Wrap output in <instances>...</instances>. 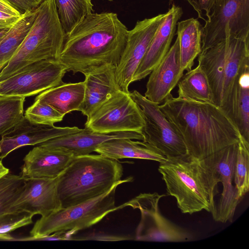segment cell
Listing matches in <instances>:
<instances>
[{"instance_id":"1","label":"cell","mask_w":249,"mask_h":249,"mask_svg":"<svg viewBox=\"0 0 249 249\" xmlns=\"http://www.w3.org/2000/svg\"><path fill=\"white\" fill-rule=\"evenodd\" d=\"M160 108L182 138L188 154L204 159L238 142L242 137L223 110L213 103L174 97Z\"/></svg>"},{"instance_id":"2","label":"cell","mask_w":249,"mask_h":249,"mask_svg":"<svg viewBox=\"0 0 249 249\" xmlns=\"http://www.w3.org/2000/svg\"><path fill=\"white\" fill-rule=\"evenodd\" d=\"M128 32L117 14L91 13L66 36L58 61L73 74L105 64L116 66Z\"/></svg>"},{"instance_id":"3","label":"cell","mask_w":249,"mask_h":249,"mask_svg":"<svg viewBox=\"0 0 249 249\" xmlns=\"http://www.w3.org/2000/svg\"><path fill=\"white\" fill-rule=\"evenodd\" d=\"M158 170L168 194L176 199L182 213L192 214L202 210L212 215L214 213V196L219 182L204 159L187 154L166 159L160 163Z\"/></svg>"},{"instance_id":"4","label":"cell","mask_w":249,"mask_h":249,"mask_svg":"<svg viewBox=\"0 0 249 249\" xmlns=\"http://www.w3.org/2000/svg\"><path fill=\"white\" fill-rule=\"evenodd\" d=\"M123 174V167L117 160L100 154L74 157L57 178L61 208L103 194L121 180Z\"/></svg>"},{"instance_id":"5","label":"cell","mask_w":249,"mask_h":249,"mask_svg":"<svg viewBox=\"0 0 249 249\" xmlns=\"http://www.w3.org/2000/svg\"><path fill=\"white\" fill-rule=\"evenodd\" d=\"M197 61L208 78L213 103L223 110L240 76L249 71V38L229 37L202 51Z\"/></svg>"},{"instance_id":"6","label":"cell","mask_w":249,"mask_h":249,"mask_svg":"<svg viewBox=\"0 0 249 249\" xmlns=\"http://www.w3.org/2000/svg\"><path fill=\"white\" fill-rule=\"evenodd\" d=\"M66 35L54 0H45L29 31L8 65L0 72V81L34 62L58 60Z\"/></svg>"},{"instance_id":"7","label":"cell","mask_w":249,"mask_h":249,"mask_svg":"<svg viewBox=\"0 0 249 249\" xmlns=\"http://www.w3.org/2000/svg\"><path fill=\"white\" fill-rule=\"evenodd\" d=\"M132 180L131 177L121 179L99 196L41 216L30 231L31 236L37 237L68 231L77 232L93 226L110 213L117 210L115 199L117 187Z\"/></svg>"},{"instance_id":"8","label":"cell","mask_w":249,"mask_h":249,"mask_svg":"<svg viewBox=\"0 0 249 249\" xmlns=\"http://www.w3.org/2000/svg\"><path fill=\"white\" fill-rule=\"evenodd\" d=\"M144 125L142 109L130 92L118 90L94 110L87 119L85 128L101 133L128 131L143 134Z\"/></svg>"},{"instance_id":"9","label":"cell","mask_w":249,"mask_h":249,"mask_svg":"<svg viewBox=\"0 0 249 249\" xmlns=\"http://www.w3.org/2000/svg\"><path fill=\"white\" fill-rule=\"evenodd\" d=\"M205 21L201 51L229 37L249 38V0H217Z\"/></svg>"},{"instance_id":"10","label":"cell","mask_w":249,"mask_h":249,"mask_svg":"<svg viewBox=\"0 0 249 249\" xmlns=\"http://www.w3.org/2000/svg\"><path fill=\"white\" fill-rule=\"evenodd\" d=\"M130 95L141 108L144 118L143 142L166 159L188 154L182 138L165 117L160 105L136 90L130 92Z\"/></svg>"},{"instance_id":"11","label":"cell","mask_w":249,"mask_h":249,"mask_svg":"<svg viewBox=\"0 0 249 249\" xmlns=\"http://www.w3.org/2000/svg\"><path fill=\"white\" fill-rule=\"evenodd\" d=\"M165 196L157 193L141 194L117 210L130 206L140 210V222L136 231V240L158 242H186L192 240V234L174 224L159 211L160 199Z\"/></svg>"},{"instance_id":"12","label":"cell","mask_w":249,"mask_h":249,"mask_svg":"<svg viewBox=\"0 0 249 249\" xmlns=\"http://www.w3.org/2000/svg\"><path fill=\"white\" fill-rule=\"evenodd\" d=\"M67 72L58 60L34 62L0 81V97L36 95L63 83Z\"/></svg>"},{"instance_id":"13","label":"cell","mask_w":249,"mask_h":249,"mask_svg":"<svg viewBox=\"0 0 249 249\" xmlns=\"http://www.w3.org/2000/svg\"><path fill=\"white\" fill-rule=\"evenodd\" d=\"M166 16V13L138 20L128 31L125 47L116 66L117 85L123 92H130L128 87L134 74Z\"/></svg>"},{"instance_id":"14","label":"cell","mask_w":249,"mask_h":249,"mask_svg":"<svg viewBox=\"0 0 249 249\" xmlns=\"http://www.w3.org/2000/svg\"><path fill=\"white\" fill-rule=\"evenodd\" d=\"M238 142L229 145L204 158L212 167L223 189L214 213L215 221L222 223L231 222L236 208L241 199L233 185L235 164L238 148Z\"/></svg>"},{"instance_id":"15","label":"cell","mask_w":249,"mask_h":249,"mask_svg":"<svg viewBox=\"0 0 249 249\" xmlns=\"http://www.w3.org/2000/svg\"><path fill=\"white\" fill-rule=\"evenodd\" d=\"M57 178H25L23 188L10 208L11 213L25 212L44 217L60 209Z\"/></svg>"},{"instance_id":"16","label":"cell","mask_w":249,"mask_h":249,"mask_svg":"<svg viewBox=\"0 0 249 249\" xmlns=\"http://www.w3.org/2000/svg\"><path fill=\"white\" fill-rule=\"evenodd\" d=\"M82 129L76 126L33 124L24 117L14 127L1 135L0 160L21 147L39 144L53 138L79 132Z\"/></svg>"},{"instance_id":"17","label":"cell","mask_w":249,"mask_h":249,"mask_svg":"<svg viewBox=\"0 0 249 249\" xmlns=\"http://www.w3.org/2000/svg\"><path fill=\"white\" fill-rule=\"evenodd\" d=\"M184 71L177 37L166 54L149 74L144 96L159 105L163 103L178 85Z\"/></svg>"},{"instance_id":"18","label":"cell","mask_w":249,"mask_h":249,"mask_svg":"<svg viewBox=\"0 0 249 249\" xmlns=\"http://www.w3.org/2000/svg\"><path fill=\"white\" fill-rule=\"evenodd\" d=\"M70 151L38 145L24 157L20 175L24 178H57L74 158Z\"/></svg>"},{"instance_id":"19","label":"cell","mask_w":249,"mask_h":249,"mask_svg":"<svg viewBox=\"0 0 249 249\" xmlns=\"http://www.w3.org/2000/svg\"><path fill=\"white\" fill-rule=\"evenodd\" d=\"M165 18L153 37L142 59L135 72L132 82L146 77L169 50L176 34L177 23L183 15L181 7L172 4Z\"/></svg>"},{"instance_id":"20","label":"cell","mask_w":249,"mask_h":249,"mask_svg":"<svg viewBox=\"0 0 249 249\" xmlns=\"http://www.w3.org/2000/svg\"><path fill=\"white\" fill-rule=\"evenodd\" d=\"M84 75V98L78 111L88 118L110 95L120 89L116 81L115 65H103Z\"/></svg>"},{"instance_id":"21","label":"cell","mask_w":249,"mask_h":249,"mask_svg":"<svg viewBox=\"0 0 249 249\" xmlns=\"http://www.w3.org/2000/svg\"><path fill=\"white\" fill-rule=\"evenodd\" d=\"M144 140L143 134L135 132L101 133L85 128L81 131L64 135L39 144L47 147H59L71 152L75 157L89 154L103 142L116 139Z\"/></svg>"},{"instance_id":"22","label":"cell","mask_w":249,"mask_h":249,"mask_svg":"<svg viewBox=\"0 0 249 249\" xmlns=\"http://www.w3.org/2000/svg\"><path fill=\"white\" fill-rule=\"evenodd\" d=\"M99 154L109 159L118 160L133 158L152 160L163 162L166 159L144 142L121 138L103 142L95 150Z\"/></svg>"},{"instance_id":"23","label":"cell","mask_w":249,"mask_h":249,"mask_svg":"<svg viewBox=\"0 0 249 249\" xmlns=\"http://www.w3.org/2000/svg\"><path fill=\"white\" fill-rule=\"evenodd\" d=\"M84 81L77 83H63L39 93L36 101L47 104L63 116L79 110L84 98Z\"/></svg>"},{"instance_id":"24","label":"cell","mask_w":249,"mask_h":249,"mask_svg":"<svg viewBox=\"0 0 249 249\" xmlns=\"http://www.w3.org/2000/svg\"><path fill=\"white\" fill-rule=\"evenodd\" d=\"M223 111L235 124L241 136L249 142V71L240 76Z\"/></svg>"},{"instance_id":"25","label":"cell","mask_w":249,"mask_h":249,"mask_svg":"<svg viewBox=\"0 0 249 249\" xmlns=\"http://www.w3.org/2000/svg\"><path fill=\"white\" fill-rule=\"evenodd\" d=\"M202 27L198 20L194 18L177 23L180 65L184 71L192 69L195 59L201 52Z\"/></svg>"},{"instance_id":"26","label":"cell","mask_w":249,"mask_h":249,"mask_svg":"<svg viewBox=\"0 0 249 249\" xmlns=\"http://www.w3.org/2000/svg\"><path fill=\"white\" fill-rule=\"evenodd\" d=\"M38 13V8L26 12L0 40V72L8 65L29 31Z\"/></svg>"},{"instance_id":"27","label":"cell","mask_w":249,"mask_h":249,"mask_svg":"<svg viewBox=\"0 0 249 249\" xmlns=\"http://www.w3.org/2000/svg\"><path fill=\"white\" fill-rule=\"evenodd\" d=\"M177 85L178 98L213 103L208 78L198 65L183 74Z\"/></svg>"},{"instance_id":"28","label":"cell","mask_w":249,"mask_h":249,"mask_svg":"<svg viewBox=\"0 0 249 249\" xmlns=\"http://www.w3.org/2000/svg\"><path fill=\"white\" fill-rule=\"evenodd\" d=\"M54 2L66 36L93 11L91 0H54Z\"/></svg>"},{"instance_id":"29","label":"cell","mask_w":249,"mask_h":249,"mask_svg":"<svg viewBox=\"0 0 249 249\" xmlns=\"http://www.w3.org/2000/svg\"><path fill=\"white\" fill-rule=\"evenodd\" d=\"M25 97H0V135L14 127L24 118Z\"/></svg>"},{"instance_id":"30","label":"cell","mask_w":249,"mask_h":249,"mask_svg":"<svg viewBox=\"0 0 249 249\" xmlns=\"http://www.w3.org/2000/svg\"><path fill=\"white\" fill-rule=\"evenodd\" d=\"M25 178L9 173L0 178V215L11 213L10 208L21 192Z\"/></svg>"},{"instance_id":"31","label":"cell","mask_w":249,"mask_h":249,"mask_svg":"<svg viewBox=\"0 0 249 249\" xmlns=\"http://www.w3.org/2000/svg\"><path fill=\"white\" fill-rule=\"evenodd\" d=\"M238 144L234 183L239 196L241 198L249 189V142L242 137Z\"/></svg>"},{"instance_id":"32","label":"cell","mask_w":249,"mask_h":249,"mask_svg":"<svg viewBox=\"0 0 249 249\" xmlns=\"http://www.w3.org/2000/svg\"><path fill=\"white\" fill-rule=\"evenodd\" d=\"M64 117L51 106L36 100L26 110L24 115L32 124L48 126L62 121Z\"/></svg>"},{"instance_id":"33","label":"cell","mask_w":249,"mask_h":249,"mask_svg":"<svg viewBox=\"0 0 249 249\" xmlns=\"http://www.w3.org/2000/svg\"><path fill=\"white\" fill-rule=\"evenodd\" d=\"M34 215L25 212L12 213L0 215V234L12 231L33 223Z\"/></svg>"},{"instance_id":"34","label":"cell","mask_w":249,"mask_h":249,"mask_svg":"<svg viewBox=\"0 0 249 249\" xmlns=\"http://www.w3.org/2000/svg\"><path fill=\"white\" fill-rule=\"evenodd\" d=\"M186 0L197 12L198 17L203 19L204 21L206 19L203 18V15H205L207 18L209 17L213 8L217 0Z\"/></svg>"},{"instance_id":"35","label":"cell","mask_w":249,"mask_h":249,"mask_svg":"<svg viewBox=\"0 0 249 249\" xmlns=\"http://www.w3.org/2000/svg\"><path fill=\"white\" fill-rule=\"evenodd\" d=\"M76 232L71 231H61L53 232L52 234L34 237L32 236L19 238H16L15 241H45V240H72L73 235Z\"/></svg>"},{"instance_id":"36","label":"cell","mask_w":249,"mask_h":249,"mask_svg":"<svg viewBox=\"0 0 249 249\" xmlns=\"http://www.w3.org/2000/svg\"><path fill=\"white\" fill-rule=\"evenodd\" d=\"M21 15L36 9L45 0H7Z\"/></svg>"},{"instance_id":"37","label":"cell","mask_w":249,"mask_h":249,"mask_svg":"<svg viewBox=\"0 0 249 249\" xmlns=\"http://www.w3.org/2000/svg\"><path fill=\"white\" fill-rule=\"evenodd\" d=\"M126 237L118 236L112 235L96 234H90L89 236L82 238H76V240H95L100 241H120L130 239Z\"/></svg>"},{"instance_id":"38","label":"cell","mask_w":249,"mask_h":249,"mask_svg":"<svg viewBox=\"0 0 249 249\" xmlns=\"http://www.w3.org/2000/svg\"><path fill=\"white\" fill-rule=\"evenodd\" d=\"M21 16H13L0 11V31L10 28Z\"/></svg>"},{"instance_id":"39","label":"cell","mask_w":249,"mask_h":249,"mask_svg":"<svg viewBox=\"0 0 249 249\" xmlns=\"http://www.w3.org/2000/svg\"><path fill=\"white\" fill-rule=\"evenodd\" d=\"M0 11L16 16L22 15L7 0H0Z\"/></svg>"},{"instance_id":"40","label":"cell","mask_w":249,"mask_h":249,"mask_svg":"<svg viewBox=\"0 0 249 249\" xmlns=\"http://www.w3.org/2000/svg\"><path fill=\"white\" fill-rule=\"evenodd\" d=\"M15 238L9 234H0V241H15Z\"/></svg>"},{"instance_id":"41","label":"cell","mask_w":249,"mask_h":249,"mask_svg":"<svg viewBox=\"0 0 249 249\" xmlns=\"http://www.w3.org/2000/svg\"><path fill=\"white\" fill-rule=\"evenodd\" d=\"M9 173V170L5 167L2 162V160H0V178L3 176Z\"/></svg>"},{"instance_id":"42","label":"cell","mask_w":249,"mask_h":249,"mask_svg":"<svg viewBox=\"0 0 249 249\" xmlns=\"http://www.w3.org/2000/svg\"><path fill=\"white\" fill-rule=\"evenodd\" d=\"M9 29L10 28H7L0 31V40L5 36Z\"/></svg>"},{"instance_id":"43","label":"cell","mask_w":249,"mask_h":249,"mask_svg":"<svg viewBox=\"0 0 249 249\" xmlns=\"http://www.w3.org/2000/svg\"><path fill=\"white\" fill-rule=\"evenodd\" d=\"M109 0V1H112V0ZM173 0H169V3H170V4H172V2H173Z\"/></svg>"}]
</instances>
